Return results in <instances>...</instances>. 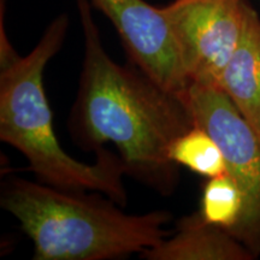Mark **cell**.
<instances>
[{
    "mask_svg": "<svg viewBox=\"0 0 260 260\" xmlns=\"http://www.w3.org/2000/svg\"><path fill=\"white\" fill-rule=\"evenodd\" d=\"M84 54L69 119L71 138L86 151L111 142L125 175L169 197L177 188L171 145L195 125L184 94L169 90L135 64L119 65L104 48L88 0H76Z\"/></svg>",
    "mask_w": 260,
    "mask_h": 260,
    "instance_id": "1",
    "label": "cell"
},
{
    "mask_svg": "<svg viewBox=\"0 0 260 260\" xmlns=\"http://www.w3.org/2000/svg\"><path fill=\"white\" fill-rule=\"evenodd\" d=\"M2 207L34 245V260L122 259L167 236L168 211L129 214L105 194L65 190L14 177L3 183Z\"/></svg>",
    "mask_w": 260,
    "mask_h": 260,
    "instance_id": "2",
    "label": "cell"
},
{
    "mask_svg": "<svg viewBox=\"0 0 260 260\" xmlns=\"http://www.w3.org/2000/svg\"><path fill=\"white\" fill-rule=\"evenodd\" d=\"M65 14L51 22L30 53L0 67V139L27 158L39 182L65 190L98 191L121 206L126 204L124 165L106 148L94 164L70 157L58 142L44 87V71L67 37Z\"/></svg>",
    "mask_w": 260,
    "mask_h": 260,
    "instance_id": "3",
    "label": "cell"
},
{
    "mask_svg": "<svg viewBox=\"0 0 260 260\" xmlns=\"http://www.w3.org/2000/svg\"><path fill=\"white\" fill-rule=\"evenodd\" d=\"M195 125L222 148L226 174L243 197V212L232 235L260 255V139L219 87L190 83L184 93Z\"/></svg>",
    "mask_w": 260,
    "mask_h": 260,
    "instance_id": "4",
    "label": "cell"
},
{
    "mask_svg": "<svg viewBox=\"0 0 260 260\" xmlns=\"http://www.w3.org/2000/svg\"><path fill=\"white\" fill-rule=\"evenodd\" d=\"M245 0H175L160 8L190 83L218 87L242 34Z\"/></svg>",
    "mask_w": 260,
    "mask_h": 260,
    "instance_id": "5",
    "label": "cell"
},
{
    "mask_svg": "<svg viewBox=\"0 0 260 260\" xmlns=\"http://www.w3.org/2000/svg\"><path fill=\"white\" fill-rule=\"evenodd\" d=\"M115 25L126 53L139 69L174 93L189 87L176 42L160 8L145 0H88Z\"/></svg>",
    "mask_w": 260,
    "mask_h": 260,
    "instance_id": "6",
    "label": "cell"
},
{
    "mask_svg": "<svg viewBox=\"0 0 260 260\" xmlns=\"http://www.w3.org/2000/svg\"><path fill=\"white\" fill-rule=\"evenodd\" d=\"M147 260H251L253 253L222 228L205 222L199 212L182 217L176 234L141 253Z\"/></svg>",
    "mask_w": 260,
    "mask_h": 260,
    "instance_id": "7",
    "label": "cell"
},
{
    "mask_svg": "<svg viewBox=\"0 0 260 260\" xmlns=\"http://www.w3.org/2000/svg\"><path fill=\"white\" fill-rule=\"evenodd\" d=\"M218 87L260 139V18L247 3L241 38Z\"/></svg>",
    "mask_w": 260,
    "mask_h": 260,
    "instance_id": "8",
    "label": "cell"
},
{
    "mask_svg": "<svg viewBox=\"0 0 260 260\" xmlns=\"http://www.w3.org/2000/svg\"><path fill=\"white\" fill-rule=\"evenodd\" d=\"M178 167L189 169L206 178L226 174V162L222 148L201 126L194 125L175 140L169 152Z\"/></svg>",
    "mask_w": 260,
    "mask_h": 260,
    "instance_id": "9",
    "label": "cell"
},
{
    "mask_svg": "<svg viewBox=\"0 0 260 260\" xmlns=\"http://www.w3.org/2000/svg\"><path fill=\"white\" fill-rule=\"evenodd\" d=\"M205 222L232 233L243 212V197L229 175L209 178L201 195L200 210Z\"/></svg>",
    "mask_w": 260,
    "mask_h": 260,
    "instance_id": "10",
    "label": "cell"
}]
</instances>
